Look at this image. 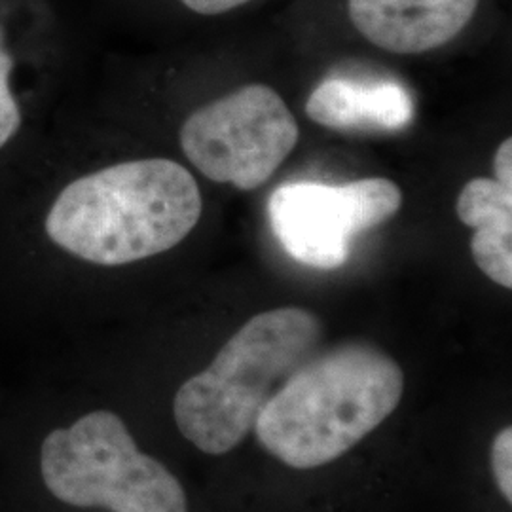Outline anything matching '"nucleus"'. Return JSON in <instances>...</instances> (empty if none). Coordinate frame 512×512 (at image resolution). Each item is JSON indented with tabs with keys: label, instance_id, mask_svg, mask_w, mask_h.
<instances>
[{
	"label": "nucleus",
	"instance_id": "11",
	"mask_svg": "<svg viewBox=\"0 0 512 512\" xmlns=\"http://www.w3.org/2000/svg\"><path fill=\"white\" fill-rule=\"evenodd\" d=\"M492 469H494L495 480L499 486V492L512 501V429L505 427L497 433L492 444Z\"/></svg>",
	"mask_w": 512,
	"mask_h": 512
},
{
	"label": "nucleus",
	"instance_id": "5",
	"mask_svg": "<svg viewBox=\"0 0 512 512\" xmlns=\"http://www.w3.org/2000/svg\"><path fill=\"white\" fill-rule=\"evenodd\" d=\"M298 135L281 95L251 84L192 112L181 129V145L207 179L255 190L289 158Z\"/></svg>",
	"mask_w": 512,
	"mask_h": 512
},
{
	"label": "nucleus",
	"instance_id": "14",
	"mask_svg": "<svg viewBox=\"0 0 512 512\" xmlns=\"http://www.w3.org/2000/svg\"><path fill=\"white\" fill-rule=\"evenodd\" d=\"M0 44H2V31H0Z\"/></svg>",
	"mask_w": 512,
	"mask_h": 512
},
{
	"label": "nucleus",
	"instance_id": "9",
	"mask_svg": "<svg viewBox=\"0 0 512 512\" xmlns=\"http://www.w3.org/2000/svg\"><path fill=\"white\" fill-rule=\"evenodd\" d=\"M458 217L475 230L471 253L480 272L494 283L512 287V188L478 177L463 186Z\"/></svg>",
	"mask_w": 512,
	"mask_h": 512
},
{
	"label": "nucleus",
	"instance_id": "8",
	"mask_svg": "<svg viewBox=\"0 0 512 512\" xmlns=\"http://www.w3.org/2000/svg\"><path fill=\"white\" fill-rule=\"evenodd\" d=\"M414 97L399 82L329 78L306 101V114L336 131H401L414 120Z\"/></svg>",
	"mask_w": 512,
	"mask_h": 512
},
{
	"label": "nucleus",
	"instance_id": "4",
	"mask_svg": "<svg viewBox=\"0 0 512 512\" xmlns=\"http://www.w3.org/2000/svg\"><path fill=\"white\" fill-rule=\"evenodd\" d=\"M40 473L50 494L73 507L188 512L181 482L143 454L124 420L109 410L52 431L42 442Z\"/></svg>",
	"mask_w": 512,
	"mask_h": 512
},
{
	"label": "nucleus",
	"instance_id": "2",
	"mask_svg": "<svg viewBox=\"0 0 512 512\" xmlns=\"http://www.w3.org/2000/svg\"><path fill=\"white\" fill-rule=\"evenodd\" d=\"M401 366L382 349L344 344L313 353L262 408L258 442L293 469L344 456L401 403Z\"/></svg>",
	"mask_w": 512,
	"mask_h": 512
},
{
	"label": "nucleus",
	"instance_id": "7",
	"mask_svg": "<svg viewBox=\"0 0 512 512\" xmlns=\"http://www.w3.org/2000/svg\"><path fill=\"white\" fill-rule=\"evenodd\" d=\"M480 0H349L353 27L391 54H423L458 37Z\"/></svg>",
	"mask_w": 512,
	"mask_h": 512
},
{
	"label": "nucleus",
	"instance_id": "1",
	"mask_svg": "<svg viewBox=\"0 0 512 512\" xmlns=\"http://www.w3.org/2000/svg\"><path fill=\"white\" fill-rule=\"evenodd\" d=\"M202 209L200 186L183 165L131 160L65 186L46 217V234L86 262L124 266L177 247Z\"/></svg>",
	"mask_w": 512,
	"mask_h": 512
},
{
	"label": "nucleus",
	"instance_id": "6",
	"mask_svg": "<svg viewBox=\"0 0 512 512\" xmlns=\"http://www.w3.org/2000/svg\"><path fill=\"white\" fill-rule=\"evenodd\" d=\"M403 205L401 188L372 177L330 186L289 183L268 202L275 238L296 262L336 270L348 262L351 241L391 219Z\"/></svg>",
	"mask_w": 512,
	"mask_h": 512
},
{
	"label": "nucleus",
	"instance_id": "12",
	"mask_svg": "<svg viewBox=\"0 0 512 512\" xmlns=\"http://www.w3.org/2000/svg\"><path fill=\"white\" fill-rule=\"evenodd\" d=\"M186 8L202 16H219L239 6L247 4L249 0H181Z\"/></svg>",
	"mask_w": 512,
	"mask_h": 512
},
{
	"label": "nucleus",
	"instance_id": "13",
	"mask_svg": "<svg viewBox=\"0 0 512 512\" xmlns=\"http://www.w3.org/2000/svg\"><path fill=\"white\" fill-rule=\"evenodd\" d=\"M494 169H495V181L497 183L512 188V139H505L497 152H495L494 158Z\"/></svg>",
	"mask_w": 512,
	"mask_h": 512
},
{
	"label": "nucleus",
	"instance_id": "3",
	"mask_svg": "<svg viewBox=\"0 0 512 512\" xmlns=\"http://www.w3.org/2000/svg\"><path fill=\"white\" fill-rule=\"evenodd\" d=\"M321 336L323 323L304 308L249 319L213 363L177 391L173 414L184 439L209 456L234 450L275 391L317 351Z\"/></svg>",
	"mask_w": 512,
	"mask_h": 512
},
{
	"label": "nucleus",
	"instance_id": "10",
	"mask_svg": "<svg viewBox=\"0 0 512 512\" xmlns=\"http://www.w3.org/2000/svg\"><path fill=\"white\" fill-rule=\"evenodd\" d=\"M12 67L14 59L0 50V148L16 135L21 124L18 101L10 90Z\"/></svg>",
	"mask_w": 512,
	"mask_h": 512
}]
</instances>
